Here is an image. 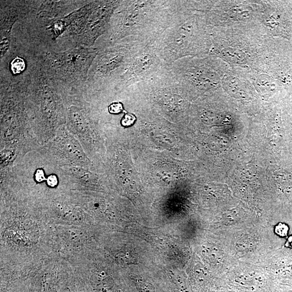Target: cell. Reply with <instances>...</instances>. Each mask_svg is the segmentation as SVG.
Here are the masks:
<instances>
[{
    "label": "cell",
    "instance_id": "obj_7",
    "mask_svg": "<svg viewBox=\"0 0 292 292\" xmlns=\"http://www.w3.org/2000/svg\"><path fill=\"white\" fill-rule=\"evenodd\" d=\"M109 113L112 114H118L124 112V105L120 102H114L108 107Z\"/></svg>",
    "mask_w": 292,
    "mask_h": 292
},
{
    "label": "cell",
    "instance_id": "obj_3",
    "mask_svg": "<svg viewBox=\"0 0 292 292\" xmlns=\"http://www.w3.org/2000/svg\"><path fill=\"white\" fill-rule=\"evenodd\" d=\"M167 66L158 56L154 43H144L134 54L120 85L129 88L149 80Z\"/></svg>",
    "mask_w": 292,
    "mask_h": 292
},
{
    "label": "cell",
    "instance_id": "obj_11",
    "mask_svg": "<svg viewBox=\"0 0 292 292\" xmlns=\"http://www.w3.org/2000/svg\"><path fill=\"white\" fill-rule=\"evenodd\" d=\"M285 246L286 247L292 248V235L289 237L286 243L285 244Z\"/></svg>",
    "mask_w": 292,
    "mask_h": 292
},
{
    "label": "cell",
    "instance_id": "obj_1",
    "mask_svg": "<svg viewBox=\"0 0 292 292\" xmlns=\"http://www.w3.org/2000/svg\"><path fill=\"white\" fill-rule=\"evenodd\" d=\"M194 10L192 2L180 1L171 25L154 43L158 56L168 66L188 56L203 54L208 47L205 21Z\"/></svg>",
    "mask_w": 292,
    "mask_h": 292
},
{
    "label": "cell",
    "instance_id": "obj_10",
    "mask_svg": "<svg viewBox=\"0 0 292 292\" xmlns=\"http://www.w3.org/2000/svg\"><path fill=\"white\" fill-rule=\"evenodd\" d=\"M47 183L51 187H54L58 184V179L56 176H51L47 179Z\"/></svg>",
    "mask_w": 292,
    "mask_h": 292
},
{
    "label": "cell",
    "instance_id": "obj_8",
    "mask_svg": "<svg viewBox=\"0 0 292 292\" xmlns=\"http://www.w3.org/2000/svg\"><path fill=\"white\" fill-rule=\"evenodd\" d=\"M289 228L285 224H280L276 227V233L281 237L286 236L288 234Z\"/></svg>",
    "mask_w": 292,
    "mask_h": 292
},
{
    "label": "cell",
    "instance_id": "obj_5",
    "mask_svg": "<svg viewBox=\"0 0 292 292\" xmlns=\"http://www.w3.org/2000/svg\"><path fill=\"white\" fill-rule=\"evenodd\" d=\"M26 67V64L23 59L16 58L11 62V69L15 75L20 74Z\"/></svg>",
    "mask_w": 292,
    "mask_h": 292
},
{
    "label": "cell",
    "instance_id": "obj_4",
    "mask_svg": "<svg viewBox=\"0 0 292 292\" xmlns=\"http://www.w3.org/2000/svg\"><path fill=\"white\" fill-rule=\"evenodd\" d=\"M48 149L54 156L68 166L85 167V154L81 145L68 132H58Z\"/></svg>",
    "mask_w": 292,
    "mask_h": 292
},
{
    "label": "cell",
    "instance_id": "obj_2",
    "mask_svg": "<svg viewBox=\"0 0 292 292\" xmlns=\"http://www.w3.org/2000/svg\"><path fill=\"white\" fill-rule=\"evenodd\" d=\"M180 1L132 0L123 2L113 39L133 36L154 43L171 25Z\"/></svg>",
    "mask_w": 292,
    "mask_h": 292
},
{
    "label": "cell",
    "instance_id": "obj_6",
    "mask_svg": "<svg viewBox=\"0 0 292 292\" xmlns=\"http://www.w3.org/2000/svg\"><path fill=\"white\" fill-rule=\"evenodd\" d=\"M137 120L135 114L131 113H126L121 120V124L124 127H129L133 125Z\"/></svg>",
    "mask_w": 292,
    "mask_h": 292
},
{
    "label": "cell",
    "instance_id": "obj_9",
    "mask_svg": "<svg viewBox=\"0 0 292 292\" xmlns=\"http://www.w3.org/2000/svg\"><path fill=\"white\" fill-rule=\"evenodd\" d=\"M117 260L120 262L124 263H130L133 262V258L129 253L118 254Z\"/></svg>",
    "mask_w": 292,
    "mask_h": 292
}]
</instances>
